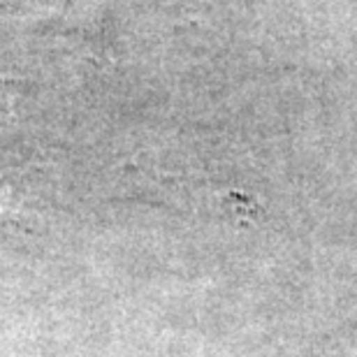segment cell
Listing matches in <instances>:
<instances>
[{"instance_id":"cell-1","label":"cell","mask_w":357,"mask_h":357,"mask_svg":"<svg viewBox=\"0 0 357 357\" xmlns=\"http://www.w3.org/2000/svg\"><path fill=\"white\" fill-rule=\"evenodd\" d=\"M12 209H14V202L10 199V195H7V192H0V220L5 216H10Z\"/></svg>"}]
</instances>
